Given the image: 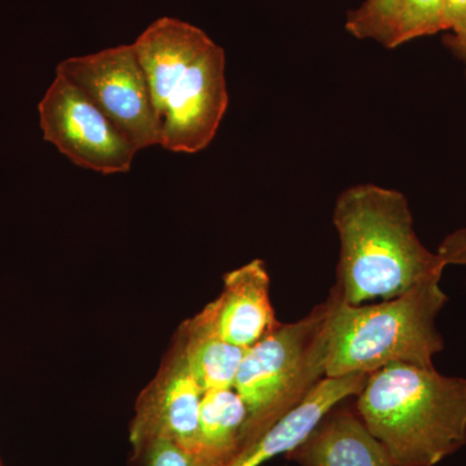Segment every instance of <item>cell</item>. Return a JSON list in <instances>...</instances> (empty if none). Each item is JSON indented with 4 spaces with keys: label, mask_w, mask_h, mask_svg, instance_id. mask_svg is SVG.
Wrapping results in <instances>:
<instances>
[{
    "label": "cell",
    "mask_w": 466,
    "mask_h": 466,
    "mask_svg": "<svg viewBox=\"0 0 466 466\" xmlns=\"http://www.w3.org/2000/svg\"><path fill=\"white\" fill-rule=\"evenodd\" d=\"M337 281L348 305L400 297L441 280L447 265L420 241L406 196L375 184L350 187L337 198Z\"/></svg>",
    "instance_id": "cell-1"
},
{
    "label": "cell",
    "mask_w": 466,
    "mask_h": 466,
    "mask_svg": "<svg viewBox=\"0 0 466 466\" xmlns=\"http://www.w3.org/2000/svg\"><path fill=\"white\" fill-rule=\"evenodd\" d=\"M133 46L161 126L162 148L187 155L208 148L228 108L225 50L173 17L150 24Z\"/></svg>",
    "instance_id": "cell-2"
},
{
    "label": "cell",
    "mask_w": 466,
    "mask_h": 466,
    "mask_svg": "<svg viewBox=\"0 0 466 466\" xmlns=\"http://www.w3.org/2000/svg\"><path fill=\"white\" fill-rule=\"evenodd\" d=\"M394 466H435L466 446V379L391 364L368 376L355 401Z\"/></svg>",
    "instance_id": "cell-3"
},
{
    "label": "cell",
    "mask_w": 466,
    "mask_h": 466,
    "mask_svg": "<svg viewBox=\"0 0 466 466\" xmlns=\"http://www.w3.org/2000/svg\"><path fill=\"white\" fill-rule=\"evenodd\" d=\"M447 302L441 280L358 306L341 297L330 319L325 377L370 375L391 364L434 367L444 349L437 318Z\"/></svg>",
    "instance_id": "cell-4"
},
{
    "label": "cell",
    "mask_w": 466,
    "mask_h": 466,
    "mask_svg": "<svg viewBox=\"0 0 466 466\" xmlns=\"http://www.w3.org/2000/svg\"><path fill=\"white\" fill-rule=\"evenodd\" d=\"M339 299L341 293L334 284L327 299L305 318L279 323L245 352L233 386L249 410L241 451L299 406L325 379L330 319Z\"/></svg>",
    "instance_id": "cell-5"
},
{
    "label": "cell",
    "mask_w": 466,
    "mask_h": 466,
    "mask_svg": "<svg viewBox=\"0 0 466 466\" xmlns=\"http://www.w3.org/2000/svg\"><path fill=\"white\" fill-rule=\"evenodd\" d=\"M56 73L78 86L135 148L161 146V126L133 45L66 58Z\"/></svg>",
    "instance_id": "cell-6"
},
{
    "label": "cell",
    "mask_w": 466,
    "mask_h": 466,
    "mask_svg": "<svg viewBox=\"0 0 466 466\" xmlns=\"http://www.w3.org/2000/svg\"><path fill=\"white\" fill-rule=\"evenodd\" d=\"M43 137L76 167L128 173L139 152L78 86L56 73L38 106Z\"/></svg>",
    "instance_id": "cell-7"
},
{
    "label": "cell",
    "mask_w": 466,
    "mask_h": 466,
    "mask_svg": "<svg viewBox=\"0 0 466 466\" xmlns=\"http://www.w3.org/2000/svg\"><path fill=\"white\" fill-rule=\"evenodd\" d=\"M204 389L177 345L135 408L130 441L137 450L148 441H174L195 451Z\"/></svg>",
    "instance_id": "cell-8"
},
{
    "label": "cell",
    "mask_w": 466,
    "mask_h": 466,
    "mask_svg": "<svg viewBox=\"0 0 466 466\" xmlns=\"http://www.w3.org/2000/svg\"><path fill=\"white\" fill-rule=\"evenodd\" d=\"M269 285L268 272L260 259L225 276L222 293L207 309L226 341L248 350L280 323L272 308Z\"/></svg>",
    "instance_id": "cell-9"
},
{
    "label": "cell",
    "mask_w": 466,
    "mask_h": 466,
    "mask_svg": "<svg viewBox=\"0 0 466 466\" xmlns=\"http://www.w3.org/2000/svg\"><path fill=\"white\" fill-rule=\"evenodd\" d=\"M343 401L327 412L285 458L299 466H394L388 450L370 433L357 408L342 406Z\"/></svg>",
    "instance_id": "cell-10"
},
{
    "label": "cell",
    "mask_w": 466,
    "mask_h": 466,
    "mask_svg": "<svg viewBox=\"0 0 466 466\" xmlns=\"http://www.w3.org/2000/svg\"><path fill=\"white\" fill-rule=\"evenodd\" d=\"M368 376L325 377L299 406L238 452L227 466H260L276 456L287 455L309 437L333 407L349 398L357 397Z\"/></svg>",
    "instance_id": "cell-11"
},
{
    "label": "cell",
    "mask_w": 466,
    "mask_h": 466,
    "mask_svg": "<svg viewBox=\"0 0 466 466\" xmlns=\"http://www.w3.org/2000/svg\"><path fill=\"white\" fill-rule=\"evenodd\" d=\"M177 345L205 392L235 386L247 350L220 336L207 308L183 324Z\"/></svg>",
    "instance_id": "cell-12"
},
{
    "label": "cell",
    "mask_w": 466,
    "mask_h": 466,
    "mask_svg": "<svg viewBox=\"0 0 466 466\" xmlns=\"http://www.w3.org/2000/svg\"><path fill=\"white\" fill-rule=\"evenodd\" d=\"M249 410L235 388L202 398L195 452L211 466H227L241 451Z\"/></svg>",
    "instance_id": "cell-13"
},
{
    "label": "cell",
    "mask_w": 466,
    "mask_h": 466,
    "mask_svg": "<svg viewBox=\"0 0 466 466\" xmlns=\"http://www.w3.org/2000/svg\"><path fill=\"white\" fill-rule=\"evenodd\" d=\"M447 0H388L364 39L397 48L421 36L446 30Z\"/></svg>",
    "instance_id": "cell-14"
},
{
    "label": "cell",
    "mask_w": 466,
    "mask_h": 466,
    "mask_svg": "<svg viewBox=\"0 0 466 466\" xmlns=\"http://www.w3.org/2000/svg\"><path fill=\"white\" fill-rule=\"evenodd\" d=\"M134 453L139 466H211L195 451L170 441H148Z\"/></svg>",
    "instance_id": "cell-15"
},
{
    "label": "cell",
    "mask_w": 466,
    "mask_h": 466,
    "mask_svg": "<svg viewBox=\"0 0 466 466\" xmlns=\"http://www.w3.org/2000/svg\"><path fill=\"white\" fill-rule=\"evenodd\" d=\"M388 0H366L358 9L350 12L346 30L355 38L364 39L368 29L381 15Z\"/></svg>",
    "instance_id": "cell-16"
},
{
    "label": "cell",
    "mask_w": 466,
    "mask_h": 466,
    "mask_svg": "<svg viewBox=\"0 0 466 466\" xmlns=\"http://www.w3.org/2000/svg\"><path fill=\"white\" fill-rule=\"evenodd\" d=\"M437 253L447 266H466V228H460L447 236Z\"/></svg>",
    "instance_id": "cell-17"
},
{
    "label": "cell",
    "mask_w": 466,
    "mask_h": 466,
    "mask_svg": "<svg viewBox=\"0 0 466 466\" xmlns=\"http://www.w3.org/2000/svg\"><path fill=\"white\" fill-rule=\"evenodd\" d=\"M444 24L446 30L452 33L447 42L466 41V0H447Z\"/></svg>",
    "instance_id": "cell-18"
},
{
    "label": "cell",
    "mask_w": 466,
    "mask_h": 466,
    "mask_svg": "<svg viewBox=\"0 0 466 466\" xmlns=\"http://www.w3.org/2000/svg\"><path fill=\"white\" fill-rule=\"evenodd\" d=\"M447 45L450 46L451 50L455 52V54L464 61L466 66V41L459 43L447 42Z\"/></svg>",
    "instance_id": "cell-19"
},
{
    "label": "cell",
    "mask_w": 466,
    "mask_h": 466,
    "mask_svg": "<svg viewBox=\"0 0 466 466\" xmlns=\"http://www.w3.org/2000/svg\"><path fill=\"white\" fill-rule=\"evenodd\" d=\"M0 466H2V462H0Z\"/></svg>",
    "instance_id": "cell-20"
}]
</instances>
